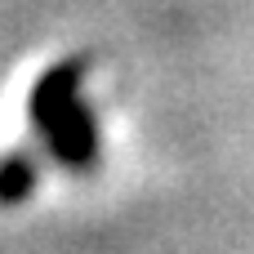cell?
Listing matches in <instances>:
<instances>
[{
	"mask_svg": "<svg viewBox=\"0 0 254 254\" xmlns=\"http://www.w3.org/2000/svg\"><path fill=\"white\" fill-rule=\"evenodd\" d=\"M27 188H31V170H27L22 161H9V165L0 170V201H22Z\"/></svg>",
	"mask_w": 254,
	"mask_h": 254,
	"instance_id": "obj_2",
	"label": "cell"
},
{
	"mask_svg": "<svg viewBox=\"0 0 254 254\" xmlns=\"http://www.w3.org/2000/svg\"><path fill=\"white\" fill-rule=\"evenodd\" d=\"M36 121L40 129L49 134V143L58 147V156H67V165H85L89 152H94V138H89V121H85V107L76 103V89H71V71H49L36 89Z\"/></svg>",
	"mask_w": 254,
	"mask_h": 254,
	"instance_id": "obj_1",
	"label": "cell"
}]
</instances>
